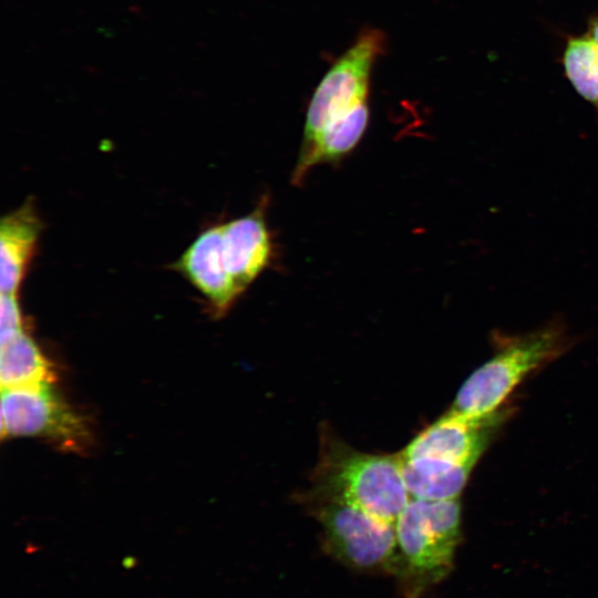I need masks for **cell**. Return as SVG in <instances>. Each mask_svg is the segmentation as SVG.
I'll use <instances>...</instances> for the list:
<instances>
[{
	"label": "cell",
	"instance_id": "cell-8",
	"mask_svg": "<svg viewBox=\"0 0 598 598\" xmlns=\"http://www.w3.org/2000/svg\"><path fill=\"white\" fill-rule=\"evenodd\" d=\"M174 268L205 297L218 316L227 312L241 295L223 260L221 224L203 230Z\"/></svg>",
	"mask_w": 598,
	"mask_h": 598
},
{
	"label": "cell",
	"instance_id": "cell-16",
	"mask_svg": "<svg viewBox=\"0 0 598 598\" xmlns=\"http://www.w3.org/2000/svg\"><path fill=\"white\" fill-rule=\"evenodd\" d=\"M589 37L594 40L596 45L598 47V19H596L591 27H590V33Z\"/></svg>",
	"mask_w": 598,
	"mask_h": 598
},
{
	"label": "cell",
	"instance_id": "cell-12",
	"mask_svg": "<svg viewBox=\"0 0 598 598\" xmlns=\"http://www.w3.org/2000/svg\"><path fill=\"white\" fill-rule=\"evenodd\" d=\"M400 458L410 497L417 499L460 498L475 466L473 463L431 457Z\"/></svg>",
	"mask_w": 598,
	"mask_h": 598
},
{
	"label": "cell",
	"instance_id": "cell-9",
	"mask_svg": "<svg viewBox=\"0 0 598 598\" xmlns=\"http://www.w3.org/2000/svg\"><path fill=\"white\" fill-rule=\"evenodd\" d=\"M266 204L262 200L251 213L221 224L223 260L241 293L266 269L271 258Z\"/></svg>",
	"mask_w": 598,
	"mask_h": 598
},
{
	"label": "cell",
	"instance_id": "cell-2",
	"mask_svg": "<svg viewBox=\"0 0 598 598\" xmlns=\"http://www.w3.org/2000/svg\"><path fill=\"white\" fill-rule=\"evenodd\" d=\"M301 502L317 519L328 551L349 567L400 571L395 525L341 499L309 489Z\"/></svg>",
	"mask_w": 598,
	"mask_h": 598
},
{
	"label": "cell",
	"instance_id": "cell-13",
	"mask_svg": "<svg viewBox=\"0 0 598 598\" xmlns=\"http://www.w3.org/2000/svg\"><path fill=\"white\" fill-rule=\"evenodd\" d=\"M0 381L2 389L53 381L50 362L24 328L0 337Z\"/></svg>",
	"mask_w": 598,
	"mask_h": 598
},
{
	"label": "cell",
	"instance_id": "cell-1",
	"mask_svg": "<svg viewBox=\"0 0 598 598\" xmlns=\"http://www.w3.org/2000/svg\"><path fill=\"white\" fill-rule=\"evenodd\" d=\"M310 492L341 499L372 516L394 524L411 499L399 453L359 451L320 426L319 458Z\"/></svg>",
	"mask_w": 598,
	"mask_h": 598
},
{
	"label": "cell",
	"instance_id": "cell-4",
	"mask_svg": "<svg viewBox=\"0 0 598 598\" xmlns=\"http://www.w3.org/2000/svg\"><path fill=\"white\" fill-rule=\"evenodd\" d=\"M461 513L460 498H411L395 522L400 571L419 584L441 579L461 540Z\"/></svg>",
	"mask_w": 598,
	"mask_h": 598
},
{
	"label": "cell",
	"instance_id": "cell-6",
	"mask_svg": "<svg viewBox=\"0 0 598 598\" xmlns=\"http://www.w3.org/2000/svg\"><path fill=\"white\" fill-rule=\"evenodd\" d=\"M1 434L43 437L72 452L84 451L91 443L87 423L51 383L2 389Z\"/></svg>",
	"mask_w": 598,
	"mask_h": 598
},
{
	"label": "cell",
	"instance_id": "cell-11",
	"mask_svg": "<svg viewBox=\"0 0 598 598\" xmlns=\"http://www.w3.org/2000/svg\"><path fill=\"white\" fill-rule=\"evenodd\" d=\"M368 102L329 124L309 145L301 147L292 173L300 184L310 168L344 157L361 141L369 123Z\"/></svg>",
	"mask_w": 598,
	"mask_h": 598
},
{
	"label": "cell",
	"instance_id": "cell-5",
	"mask_svg": "<svg viewBox=\"0 0 598 598\" xmlns=\"http://www.w3.org/2000/svg\"><path fill=\"white\" fill-rule=\"evenodd\" d=\"M383 45L379 30H367L328 70L309 103L301 147L329 124L368 102L372 66Z\"/></svg>",
	"mask_w": 598,
	"mask_h": 598
},
{
	"label": "cell",
	"instance_id": "cell-10",
	"mask_svg": "<svg viewBox=\"0 0 598 598\" xmlns=\"http://www.w3.org/2000/svg\"><path fill=\"white\" fill-rule=\"evenodd\" d=\"M40 230L41 223L31 204H24L1 219V293L18 295L34 256Z\"/></svg>",
	"mask_w": 598,
	"mask_h": 598
},
{
	"label": "cell",
	"instance_id": "cell-7",
	"mask_svg": "<svg viewBox=\"0 0 598 598\" xmlns=\"http://www.w3.org/2000/svg\"><path fill=\"white\" fill-rule=\"evenodd\" d=\"M506 416L503 409L476 417L448 410L420 431L399 454L402 458L431 457L476 464Z\"/></svg>",
	"mask_w": 598,
	"mask_h": 598
},
{
	"label": "cell",
	"instance_id": "cell-14",
	"mask_svg": "<svg viewBox=\"0 0 598 598\" xmlns=\"http://www.w3.org/2000/svg\"><path fill=\"white\" fill-rule=\"evenodd\" d=\"M563 63L576 91L598 110V47L594 40L589 35L571 38Z\"/></svg>",
	"mask_w": 598,
	"mask_h": 598
},
{
	"label": "cell",
	"instance_id": "cell-15",
	"mask_svg": "<svg viewBox=\"0 0 598 598\" xmlns=\"http://www.w3.org/2000/svg\"><path fill=\"white\" fill-rule=\"evenodd\" d=\"M0 337L23 329V318L17 296L1 293Z\"/></svg>",
	"mask_w": 598,
	"mask_h": 598
},
{
	"label": "cell",
	"instance_id": "cell-3",
	"mask_svg": "<svg viewBox=\"0 0 598 598\" xmlns=\"http://www.w3.org/2000/svg\"><path fill=\"white\" fill-rule=\"evenodd\" d=\"M558 327H546L507 341L461 385L451 411L484 416L501 409L513 390L563 347Z\"/></svg>",
	"mask_w": 598,
	"mask_h": 598
}]
</instances>
